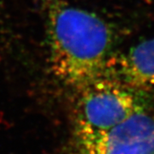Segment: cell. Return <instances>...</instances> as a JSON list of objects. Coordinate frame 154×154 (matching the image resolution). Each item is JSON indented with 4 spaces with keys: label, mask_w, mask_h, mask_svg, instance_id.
Listing matches in <instances>:
<instances>
[{
    "label": "cell",
    "mask_w": 154,
    "mask_h": 154,
    "mask_svg": "<svg viewBox=\"0 0 154 154\" xmlns=\"http://www.w3.org/2000/svg\"><path fill=\"white\" fill-rule=\"evenodd\" d=\"M103 77L127 88L154 94V36L117 55H111Z\"/></svg>",
    "instance_id": "277c9868"
},
{
    "label": "cell",
    "mask_w": 154,
    "mask_h": 154,
    "mask_svg": "<svg viewBox=\"0 0 154 154\" xmlns=\"http://www.w3.org/2000/svg\"><path fill=\"white\" fill-rule=\"evenodd\" d=\"M73 135L103 131L135 113L153 108L154 94L102 77L80 90Z\"/></svg>",
    "instance_id": "7a4b0ae2"
},
{
    "label": "cell",
    "mask_w": 154,
    "mask_h": 154,
    "mask_svg": "<svg viewBox=\"0 0 154 154\" xmlns=\"http://www.w3.org/2000/svg\"><path fill=\"white\" fill-rule=\"evenodd\" d=\"M75 154H154V110L134 114L103 131L73 135Z\"/></svg>",
    "instance_id": "3957f363"
},
{
    "label": "cell",
    "mask_w": 154,
    "mask_h": 154,
    "mask_svg": "<svg viewBox=\"0 0 154 154\" xmlns=\"http://www.w3.org/2000/svg\"><path fill=\"white\" fill-rule=\"evenodd\" d=\"M45 17L56 76L79 90L102 78L115 42L110 24L62 0H46Z\"/></svg>",
    "instance_id": "6da1fadb"
}]
</instances>
